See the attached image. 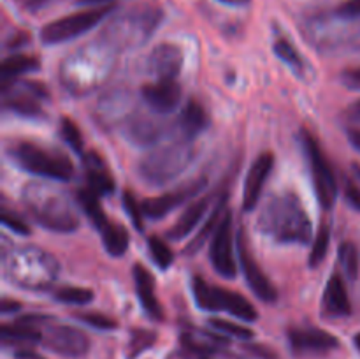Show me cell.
Here are the masks:
<instances>
[{"label":"cell","mask_w":360,"mask_h":359,"mask_svg":"<svg viewBox=\"0 0 360 359\" xmlns=\"http://www.w3.org/2000/svg\"><path fill=\"white\" fill-rule=\"evenodd\" d=\"M120 49L101 34L97 41L83 46L67 56L60 65V81L76 95L94 92L115 69Z\"/></svg>","instance_id":"1"},{"label":"cell","mask_w":360,"mask_h":359,"mask_svg":"<svg viewBox=\"0 0 360 359\" xmlns=\"http://www.w3.org/2000/svg\"><path fill=\"white\" fill-rule=\"evenodd\" d=\"M259 229L276 243L308 245L311 239V218L295 192L276 194L264 204L259 215Z\"/></svg>","instance_id":"2"},{"label":"cell","mask_w":360,"mask_h":359,"mask_svg":"<svg viewBox=\"0 0 360 359\" xmlns=\"http://www.w3.org/2000/svg\"><path fill=\"white\" fill-rule=\"evenodd\" d=\"M21 201L28 215L49 231L70 232L79 227V217L70 197L49 183H27L21 192Z\"/></svg>","instance_id":"3"},{"label":"cell","mask_w":360,"mask_h":359,"mask_svg":"<svg viewBox=\"0 0 360 359\" xmlns=\"http://www.w3.org/2000/svg\"><path fill=\"white\" fill-rule=\"evenodd\" d=\"M4 273L11 284L28 291H46L60 275L58 260L35 246H18L4 256Z\"/></svg>","instance_id":"4"},{"label":"cell","mask_w":360,"mask_h":359,"mask_svg":"<svg viewBox=\"0 0 360 359\" xmlns=\"http://www.w3.org/2000/svg\"><path fill=\"white\" fill-rule=\"evenodd\" d=\"M197 150L192 139H181L150 151L139 162V175L150 185L160 187L178 178L195 158Z\"/></svg>","instance_id":"5"},{"label":"cell","mask_w":360,"mask_h":359,"mask_svg":"<svg viewBox=\"0 0 360 359\" xmlns=\"http://www.w3.org/2000/svg\"><path fill=\"white\" fill-rule=\"evenodd\" d=\"M13 160L23 171L39 178L56 180V182H69L74 176V165L67 155L30 141H18L9 150Z\"/></svg>","instance_id":"6"},{"label":"cell","mask_w":360,"mask_h":359,"mask_svg":"<svg viewBox=\"0 0 360 359\" xmlns=\"http://www.w3.org/2000/svg\"><path fill=\"white\" fill-rule=\"evenodd\" d=\"M160 20L162 11L157 6L136 7L123 16L116 18L109 27H105L102 35L109 39L118 49L141 44L153 34Z\"/></svg>","instance_id":"7"},{"label":"cell","mask_w":360,"mask_h":359,"mask_svg":"<svg viewBox=\"0 0 360 359\" xmlns=\"http://www.w3.org/2000/svg\"><path fill=\"white\" fill-rule=\"evenodd\" d=\"M192 292L199 308L207 310V312L224 310V312H229L231 315L246 320V322H252L259 317L255 306L245 296L229 291V289L210 285L202 277H193Z\"/></svg>","instance_id":"8"},{"label":"cell","mask_w":360,"mask_h":359,"mask_svg":"<svg viewBox=\"0 0 360 359\" xmlns=\"http://www.w3.org/2000/svg\"><path fill=\"white\" fill-rule=\"evenodd\" d=\"M112 11H115V6L111 4V6H101L94 7V9L79 11V13L69 14V16L51 21V23H48L41 30V42L46 46H53L79 37L84 32L97 27Z\"/></svg>","instance_id":"9"},{"label":"cell","mask_w":360,"mask_h":359,"mask_svg":"<svg viewBox=\"0 0 360 359\" xmlns=\"http://www.w3.org/2000/svg\"><path fill=\"white\" fill-rule=\"evenodd\" d=\"M301 139L306 151V157H308L309 168H311L313 187H315L320 206L323 210H330L334 206V201H336L338 196V182L333 168H330L322 146H320L319 141L315 139L313 134H309L308 130H302Z\"/></svg>","instance_id":"10"},{"label":"cell","mask_w":360,"mask_h":359,"mask_svg":"<svg viewBox=\"0 0 360 359\" xmlns=\"http://www.w3.org/2000/svg\"><path fill=\"white\" fill-rule=\"evenodd\" d=\"M42 331V341L44 347L51 352L63 355V358H81L90 348V338L86 333L74 326L65 324H55L46 317L34 315Z\"/></svg>","instance_id":"11"},{"label":"cell","mask_w":360,"mask_h":359,"mask_svg":"<svg viewBox=\"0 0 360 359\" xmlns=\"http://www.w3.org/2000/svg\"><path fill=\"white\" fill-rule=\"evenodd\" d=\"M210 259L218 275L224 278H236L238 275V264L234 259V241H232V215L225 211L220 224L214 229L213 241H211Z\"/></svg>","instance_id":"12"},{"label":"cell","mask_w":360,"mask_h":359,"mask_svg":"<svg viewBox=\"0 0 360 359\" xmlns=\"http://www.w3.org/2000/svg\"><path fill=\"white\" fill-rule=\"evenodd\" d=\"M4 94V106L11 109L13 113L21 116H28V118H37L42 116V108L39 104V99H48V90L42 84L34 83H23L20 88H14L13 83L2 84Z\"/></svg>","instance_id":"13"},{"label":"cell","mask_w":360,"mask_h":359,"mask_svg":"<svg viewBox=\"0 0 360 359\" xmlns=\"http://www.w3.org/2000/svg\"><path fill=\"white\" fill-rule=\"evenodd\" d=\"M287 336L292 351L299 355H322L340 345L334 334L313 326L290 327Z\"/></svg>","instance_id":"14"},{"label":"cell","mask_w":360,"mask_h":359,"mask_svg":"<svg viewBox=\"0 0 360 359\" xmlns=\"http://www.w3.org/2000/svg\"><path fill=\"white\" fill-rule=\"evenodd\" d=\"M238 248H239V263H241L243 273H245L246 282H248L250 289L255 292L257 298H260L266 303H274L278 299L276 287L271 284V280L267 278V275L264 273L262 267L259 266V263L255 260V257L250 253L248 246H246L245 234H239L238 239Z\"/></svg>","instance_id":"15"},{"label":"cell","mask_w":360,"mask_h":359,"mask_svg":"<svg viewBox=\"0 0 360 359\" xmlns=\"http://www.w3.org/2000/svg\"><path fill=\"white\" fill-rule=\"evenodd\" d=\"M206 187V180L199 178V180H193V182L186 183V185L179 187V189L172 190V192L164 194V196H158V197H148L141 203L144 211V217L148 218H162L172 211L174 208H178L179 204L185 203L186 199L190 197L197 196L200 190Z\"/></svg>","instance_id":"16"},{"label":"cell","mask_w":360,"mask_h":359,"mask_svg":"<svg viewBox=\"0 0 360 359\" xmlns=\"http://www.w3.org/2000/svg\"><path fill=\"white\" fill-rule=\"evenodd\" d=\"M144 102L150 106L153 111L171 113L181 102V87L176 80H157L153 83L144 84L143 90Z\"/></svg>","instance_id":"17"},{"label":"cell","mask_w":360,"mask_h":359,"mask_svg":"<svg viewBox=\"0 0 360 359\" xmlns=\"http://www.w3.org/2000/svg\"><path fill=\"white\" fill-rule=\"evenodd\" d=\"M273 165L274 155L269 153V151H264V153H260L253 160L248 176H246L245 194H243V208L246 211H252L257 206V203H259L264 185H266V180L269 178L271 171H273Z\"/></svg>","instance_id":"18"},{"label":"cell","mask_w":360,"mask_h":359,"mask_svg":"<svg viewBox=\"0 0 360 359\" xmlns=\"http://www.w3.org/2000/svg\"><path fill=\"white\" fill-rule=\"evenodd\" d=\"M183 67V51L176 44L162 42L155 46L148 58V69L158 80H176Z\"/></svg>","instance_id":"19"},{"label":"cell","mask_w":360,"mask_h":359,"mask_svg":"<svg viewBox=\"0 0 360 359\" xmlns=\"http://www.w3.org/2000/svg\"><path fill=\"white\" fill-rule=\"evenodd\" d=\"M134 282H136L137 298H139L144 312L155 320L164 319V310H162L160 301H158L157 294H155L153 275H151L144 266L136 264V266H134Z\"/></svg>","instance_id":"20"},{"label":"cell","mask_w":360,"mask_h":359,"mask_svg":"<svg viewBox=\"0 0 360 359\" xmlns=\"http://www.w3.org/2000/svg\"><path fill=\"white\" fill-rule=\"evenodd\" d=\"M323 312L330 317H348L352 313V303L348 298L347 285L340 273L330 275L323 292Z\"/></svg>","instance_id":"21"},{"label":"cell","mask_w":360,"mask_h":359,"mask_svg":"<svg viewBox=\"0 0 360 359\" xmlns=\"http://www.w3.org/2000/svg\"><path fill=\"white\" fill-rule=\"evenodd\" d=\"M83 164L84 171H86L88 189L94 190L98 196H105L115 190V180L101 155H97L95 151H88L83 157Z\"/></svg>","instance_id":"22"},{"label":"cell","mask_w":360,"mask_h":359,"mask_svg":"<svg viewBox=\"0 0 360 359\" xmlns=\"http://www.w3.org/2000/svg\"><path fill=\"white\" fill-rule=\"evenodd\" d=\"M181 345L186 351L200 355V358H210L214 352H220L221 348L227 347V338L220 334L207 333L200 329H190L181 333Z\"/></svg>","instance_id":"23"},{"label":"cell","mask_w":360,"mask_h":359,"mask_svg":"<svg viewBox=\"0 0 360 359\" xmlns=\"http://www.w3.org/2000/svg\"><path fill=\"white\" fill-rule=\"evenodd\" d=\"M162 134H164L162 123L150 118V116L137 115L134 118H130L129 123H127V136L137 146H150V144H155L160 139Z\"/></svg>","instance_id":"24"},{"label":"cell","mask_w":360,"mask_h":359,"mask_svg":"<svg viewBox=\"0 0 360 359\" xmlns=\"http://www.w3.org/2000/svg\"><path fill=\"white\" fill-rule=\"evenodd\" d=\"M210 204H211L210 196L199 197L197 201H193V203L190 204L185 211H183V215L178 218V222L172 225V229L169 231V238L181 239V238H185V236H188L190 232L197 227V224L202 220V217L206 215Z\"/></svg>","instance_id":"25"},{"label":"cell","mask_w":360,"mask_h":359,"mask_svg":"<svg viewBox=\"0 0 360 359\" xmlns=\"http://www.w3.org/2000/svg\"><path fill=\"white\" fill-rule=\"evenodd\" d=\"M207 125H210V116H207L204 106L197 101L186 102L178 120V127L183 136H185V139H193Z\"/></svg>","instance_id":"26"},{"label":"cell","mask_w":360,"mask_h":359,"mask_svg":"<svg viewBox=\"0 0 360 359\" xmlns=\"http://www.w3.org/2000/svg\"><path fill=\"white\" fill-rule=\"evenodd\" d=\"M274 53H276L278 58L281 60L283 63H287L294 74H297L301 80H308L309 77V65L306 63V60L302 58V55L299 53V49L295 48L294 44L290 42V39H287L285 35H278L276 41H274Z\"/></svg>","instance_id":"27"},{"label":"cell","mask_w":360,"mask_h":359,"mask_svg":"<svg viewBox=\"0 0 360 359\" xmlns=\"http://www.w3.org/2000/svg\"><path fill=\"white\" fill-rule=\"evenodd\" d=\"M41 62H39L37 56L32 55H13L9 58H6L0 65V80L2 84L13 83L18 76L21 74L32 73V70H37Z\"/></svg>","instance_id":"28"},{"label":"cell","mask_w":360,"mask_h":359,"mask_svg":"<svg viewBox=\"0 0 360 359\" xmlns=\"http://www.w3.org/2000/svg\"><path fill=\"white\" fill-rule=\"evenodd\" d=\"M77 203L83 208L84 215L91 220V224L97 229H104L105 225L109 224L108 217H105V211L102 208L101 201H98V194H95L94 190L90 189H81L77 192Z\"/></svg>","instance_id":"29"},{"label":"cell","mask_w":360,"mask_h":359,"mask_svg":"<svg viewBox=\"0 0 360 359\" xmlns=\"http://www.w3.org/2000/svg\"><path fill=\"white\" fill-rule=\"evenodd\" d=\"M102 243H104L105 250L111 253L112 257H120L127 252L129 248V232L123 225L109 222L104 229H102Z\"/></svg>","instance_id":"30"},{"label":"cell","mask_w":360,"mask_h":359,"mask_svg":"<svg viewBox=\"0 0 360 359\" xmlns=\"http://www.w3.org/2000/svg\"><path fill=\"white\" fill-rule=\"evenodd\" d=\"M329 243H330V225L329 222H322L319 229V234L315 236V241H313V248L311 253H309L308 264L311 267H319L320 263L326 259L327 250H329Z\"/></svg>","instance_id":"31"},{"label":"cell","mask_w":360,"mask_h":359,"mask_svg":"<svg viewBox=\"0 0 360 359\" xmlns=\"http://www.w3.org/2000/svg\"><path fill=\"white\" fill-rule=\"evenodd\" d=\"M155 341H157V333H153V331L132 329L129 347H127V355H129V359H136L137 355H141L144 351H148Z\"/></svg>","instance_id":"32"},{"label":"cell","mask_w":360,"mask_h":359,"mask_svg":"<svg viewBox=\"0 0 360 359\" xmlns=\"http://www.w3.org/2000/svg\"><path fill=\"white\" fill-rule=\"evenodd\" d=\"M148 250H150L151 259L158 264L160 270L171 267L172 260H174V253H172V250L169 248V245L164 239L158 238V236H150V239H148Z\"/></svg>","instance_id":"33"},{"label":"cell","mask_w":360,"mask_h":359,"mask_svg":"<svg viewBox=\"0 0 360 359\" xmlns=\"http://www.w3.org/2000/svg\"><path fill=\"white\" fill-rule=\"evenodd\" d=\"M338 256H340V264H341V267L345 270V273H347V277L350 278V280H355V278H357V275H359L357 246H355L354 243H350V241L341 243Z\"/></svg>","instance_id":"34"},{"label":"cell","mask_w":360,"mask_h":359,"mask_svg":"<svg viewBox=\"0 0 360 359\" xmlns=\"http://www.w3.org/2000/svg\"><path fill=\"white\" fill-rule=\"evenodd\" d=\"M55 299L65 305H88L94 301V292L83 287H62L55 292Z\"/></svg>","instance_id":"35"},{"label":"cell","mask_w":360,"mask_h":359,"mask_svg":"<svg viewBox=\"0 0 360 359\" xmlns=\"http://www.w3.org/2000/svg\"><path fill=\"white\" fill-rule=\"evenodd\" d=\"M210 326L214 331H218L220 334H227V336L241 338V340H252L253 331L250 327L241 326L238 322H232V320H224V319H211Z\"/></svg>","instance_id":"36"},{"label":"cell","mask_w":360,"mask_h":359,"mask_svg":"<svg viewBox=\"0 0 360 359\" xmlns=\"http://www.w3.org/2000/svg\"><path fill=\"white\" fill-rule=\"evenodd\" d=\"M221 217H224V211H221V203H218L217 206L213 208V213H211L210 220H207V224L204 225L202 231L199 232V236H197V238L193 239V241L190 243L188 246H186V253L197 252V250H199L200 246L204 245V241H206V239L211 236V231L218 227V224H220Z\"/></svg>","instance_id":"37"},{"label":"cell","mask_w":360,"mask_h":359,"mask_svg":"<svg viewBox=\"0 0 360 359\" xmlns=\"http://www.w3.org/2000/svg\"><path fill=\"white\" fill-rule=\"evenodd\" d=\"M60 134H62L63 141H65L76 153H81V151H83V136H81V130L77 129V125L72 120L62 118V122H60Z\"/></svg>","instance_id":"38"},{"label":"cell","mask_w":360,"mask_h":359,"mask_svg":"<svg viewBox=\"0 0 360 359\" xmlns=\"http://www.w3.org/2000/svg\"><path fill=\"white\" fill-rule=\"evenodd\" d=\"M77 319H81L83 322H86L88 326H94L97 329H115L118 324L115 319L104 315V313L98 312H88V313H77Z\"/></svg>","instance_id":"39"},{"label":"cell","mask_w":360,"mask_h":359,"mask_svg":"<svg viewBox=\"0 0 360 359\" xmlns=\"http://www.w3.org/2000/svg\"><path fill=\"white\" fill-rule=\"evenodd\" d=\"M123 204H125V211L129 213V217L132 218L137 231H143L144 211H143V206H141V203H137V201L134 199L132 194L125 192V196H123Z\"/></svg>","instance_id":"40"},{"label":"cell","mask_w":360,"mask_h":359,"mask_svg":"<svg viewBox=\"0 0 360 359\" xmlns=\"http://www.w3.org/2000/svg\"><path fill=\"white\" fill-rule=\"evenodd\" d=\"M2 222L4 225H7V227H9L11 231L16 232V234H23V236L30 234V227H28L27 222H25L21 217H18L16 213L7 210V208H4L2 210Z\"/></svg>","instance_id":"41"},{"label":"cell","mask_w":360,"mask_h":359,"mask_svg":"<svg viewBox=\"0 0 360 359\" xmlns=\"http://www.w3.org/2000/svg\"><path fill=\"white\" fill-rule=\"evenodd\" d=\"M336 16L343 18V20H357L360 18V0H348L343 6L336 9Z\"/></svg>","instance_id":"42"},{"label":"cell","mask_w":360,"mask_h":359,"mask_svg":"<svg viewBox=\"0 0 360 359\" xmlns=\"http://www.w3.org/2000/svg\"><path fill=\"white\" fill-rule=\"evenodd\" d=\"M345 197H347V201L355 210L360 211V187L355 185L352 180L345 183Z\"/></svg>","instance_id":"43"},{"label":"cell","mask_w":360,"mask_h":359,"mask_svg":"<svg viewBox=\"0 0 360 359\" xmlns=\"http://www.w3.org/2000/svg\"><path fill=\"white\" fill-rule=\"evenodd\" d=\"M341 80H343V83L347 84L348 88H352V90H360V67L345 70Z\"/></svg>","instance_id":"44"},{"label":"cell","mask_w":360,"mask_h":359,"mask_svg":"<svg viewBox=\"0 0 360 359\" xmlns=\"http://www.w3.org/2000/svg\"><path fill=\"white\" fill-rule=\"evenodd\" d=\"M248 348L252 354L259 355V358H264V359H276V354H274L273 351H269V348L262 347V345H248Z\"/></svg>","instance_id":"45"},{"label":"cell","mask_w":360,"mask_h":359,"mask_svg":"<svg viewBox=\"0 0 360 359\" xmlns=\"http://www.w3.org/2000/svg\"><path fill=\"white\" fill-rule=\"evenodd\" d=\"M51 2H55V0H25V9L30 11V13H37V11L48 7Z\"/></svg>","instance_id":"46"},{"label":"cell","mask_w":360,"mask_h":359,"mask_svg":"<svg viewBox=\"0 0 360 359\" xmlns=\"http://www.w3.org/2000/svg\"><path fill=\"white\" fill-rule=\"evenodd\" d=\"M28 41H30V35H28V34H16V35H14V37L9 41V48L16 49V48H20V46L27 44Z\"/></svg>","instance_id":"47"},{"label":"cell","mask_w":360,"mask_h":359,"mask_svg":"<svg viewBox=\"0 0 360 359\" xmlns=\"http://www.w3.org/2000/svg\"><path fill=\"white\" fill-rule=\"evenodd\" d=\"M2 313H11V312H16V310H20L21 303L14 301V299H2Z\"/></svg>","instance_id":"48"},{"label":"cell","mask_w":360,"mask_h":359,"mask_svg":"<svg viewBox=\"0 0 360 359\" xmlns=\"http://www.w3.org/2000/svg\"><path fill=\"white\" fill-rule=\"evenodd\" d=\"M348 137H350V143L360 151V129L348 130Z\"/></svg>","instance_id":"49"},{"label":"cell","mask_w":360,"mask_h":359,"mask_svg":"<svg viewBox=\"0 0 360 359\" xmlns=\"http://www.w3.org/2000/svg\"><path fill=\"white\" fill-rule=\"evenodd\" d=\"M13 359H44L42 355L35 354V352H30V351H20L18 354H14Z\"/></svg>","instance_id":"50"},{"label":"cell","mask_w":360,"mask_h":359,"mask_svg":"<svg viewBox=\"0 0 360 359\" xmlns=\"http://www.w3.org/2000/svg\"><path fill=\"white\" fill-rule=\"evenodd\" d=\"M77 2H79V4H86V6L101 7V6H111V4L115 2V0H77Z\"/></svg>","instance_id":"51"},{"label":"cell","mask_w":360,"mask_h":359,"mask_svg":"<svg viewBox=\"0 0 360 359\" xmlns=\"http://www.w3.org/2000/svg\"><path fill=\"white\" fill-rule=\"evenodd\" d=\"M218 2L227 4V6H236V7H239V6H248V4L252 2V0H218Z\"/></svg>","instance_id":"52"},{"label":"cell","mask_w":360,"mask_h":359,"mask_svg":"<svg viewBox=\"0 0 360 359\" xmlns=\"http://www.w3.org/2000/svg\"><path fill=\"white\" fill-rule=\"evenodd\" d=\"M352 111H354L355 115H359V116H360V101L355 102V104H354V108H352Z\"/></svg>","instance_id":"53"},{"label":"cell","mask_w":360,"mask_h":359,"mask_svg":"<svg viewBox=\"0 0 360 359\" xmlns=\"http://www.w3.org/2000/svg\"><path fill=\"white\" fill-rule=\"evenodd\" d=\"M354 172H355V176L360 180V164H354Z\"/></svg>","instance_id":"54"},{"label":"cell","mask_w":360,"mask_h":359,"mask_svg":"<svg viewBox=\"0 0 360 359\" xmlns=\"http://www.w3.org/2000/svg\"><path fill=\"white\" fill-rule=\"evenodd\" d=\"M355 347H357L359 352H360V333L357 334V336H355Z\"/></svg>","instance_id":"55"},{"label":"cell","mask_w":360,"mask_h":359,"mask_svg":"<svg viewBox=\"0 0 360 359\" xmlns=\"http://www.w3.org/2000/svg\"><path fill=\"white\" fill-rule=\"evenodd\" d=\"M199 359H211V358H199Z\"/></svg>","instance_id":"56"}]
</instances>
